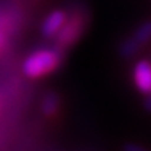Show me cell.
<instances>
[{
    "instance_id": "1",
    "label": "cell",
    "mask_w": 151,
    "mask_h": 151,
    "mask_svg": "<svg viewBox=\"0 0 151 151\" xmlns=\"http://www.w3.org/2000/svg\"><path fill=\"white\" fill-rule=\"evenodd\" d=\"M60 63V53L55 49L35 50L23 63V72L30 78L45 76L58 67Z\"/></svg>"
},
{
    "instance_id": "2",
    "label": "cell",
    "mask_w": 151,
    "mask_h": 151,
    "mask_svg": "<svg viewBox=\"0 0 151 151\" xmlns=\"http://www.w3.org/2000/svg\"><path fill=\"white\" fill-rule=\"evenodd\" d=\"M82 33V18L79 15H73L70 19H67L63 24L62 29L57 34V44L60 48H67L72 45Z\"/></svg>"
},
{
    "instance_id": "3",
    "label": "cell",
    "mask_w": 151,
    "mask_h": 151,
    "mask_svg": "<svg viewBox=\"0 0 151 151\" xmlns=\"http://www.w3.org/2000/svg\"><path fill=\"white\" fill-rule=\"evenodd\" d=\"M134 81L141 93L151 92V63L147 60H140L134 68Z\"/></svg>"
},
{
    "instance_id": "4",
    "label": "cell",
    "mask_w": 151,
    "mask_h": 151,
    "mask_svg": "<svg viewBox=\"0 0 151 151\" xmlns=\"http://www.w3.org/2000/svg\"><path fill=\"white\" fill-rule=\"evenodd\" d=\"M67 20V15L62 10H54L52 12L48 17L44 19L43 25H42V33L47 38L54 37L62 29L63 24Z\"/></svg>"
},
{
    "instance_id": "5",
    "label": "cell",
    "mask_w": 151,
    "mask_h": 151,
    "mask_svg": "<svg viewBox=\"0 0 151 151\" xmlns=\"http://www.w3.org/2000/svg\"><path fill=\"white\" fill-rule=\"evenodd\" d=\"M140 47H141V44L134 37L126 38L120 45V54L124 57V58H131V57H134L139 52Z\"/></svg>"
},
{
    "instance_id": "6",
    "label": "cell",
    "mask_w": 151,
    "mask_h": 151,
    "mask_svg": "<svg viewBox=\"0 0 151 151\" xmlns=\"http://www.w3.org/2000/svg\"><path fill=\"white\" fill-rule=\"evenodd\" d=\"M134 38L142 45L146 44L151 39V22H145L137 27L134 33Z\"/></svg>"
},
{
    "instance_id": "7",
    "label": "cell",
    "mask_w": 151,
    "mask_h": 151,
    "mask_svg": "<svg viewBox=\"0 0 151 151\" xmlns=\"http://www.w3.org/2000/svg\"><path fill=\"white\" fill-rule=\"evenodd\" d=\"M58 107H59V100L54 93L48 94V96L44 98L43 103H42V110H43V113L47 116L54 115L57 110H58Z\"/></svg>"
},
{
    "instance_id": "8",
    "label": "cell",
    "mask_w": 151,
    "mask_h": 151,
    "mask_svg": "<svg viewBox=\"0 0 151 151\" xmlns=\"http://www.w3.org/2000/svg\"><path fill=\"white\" fill-rule=\"evenodd\" d=\"M124 151H147V150L140 145H136V144H127L124 147Z\"/></svg>"
},
{
    "instance_id": "9",
    "label": "cell",
    "mask_w": 151,
    "mask_h": 151,
    "mask_svg": "<svg viewBox=\"0 0 151 151\" xmlns=\"http://www.w3.org/2000/svg\"><path fill=\"white\" fill-rule=\"evenodd\" d=\"M144 106H145V108H146V110H147L149 112H151V92L147 93V98L145 100Z\"/></svg>"
},
{
    "instance_id": "10",
    "label": "cell",
    "mask_w": 151,
    "mask_h": 151,
    "mask_svg": "<svg viewBox=\"0 0 151 151\" xmlns=\"http://www.w3.org/2000/svg\"><path fill=\"white\" fill-rule=\"evenodd\" d=\"M1 43H3V37H1V34H0V47H1Z\"/></svg>"
}]
</instances>
